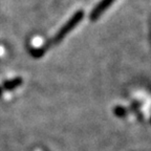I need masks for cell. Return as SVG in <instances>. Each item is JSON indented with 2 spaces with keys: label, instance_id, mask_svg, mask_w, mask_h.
<instances>
[{
  "label": "cell",
  "instance_id": "obj_1",
  "mask_svg": "<svg viewBox=\"0 0 151 151\" xmlns=\"http://www.w3.org/2000/svg\"><path fill=\"white\" fill-rule=\"evenodd\" d=\"M82 18H83L82 11H79V12L76 13V14L69 19L68 22H66V23L61 27V29L57 33L56 37H55V39H54L55 42L58 43L59 41H61L62 39H63V38L65 37V36L67 35V34H68L69 32H70L71 29H73V28L81 21V20H82Z\"/></svg>",
  "mask_w": 151,
  "mask_h": 151
},
{
  "label": "cell",
  "instance_id": "obj_2",
  "mask_svg": "<svg viewBox=\"0 0 151 151\" xmlns=\"http://www.w3.org/2000/svg\"><path fill=\"white\" fill-rule=\"evenodd\" d=\"M113 1H114V0H101V1L96 5L93 11L90 13V19H91V20H97V19L101 16V14H103L104 11H105L109 5L112 4Z\"/></svg>",
  "mask_w": 151,
  "mask_h": 151
}]
</instances>
